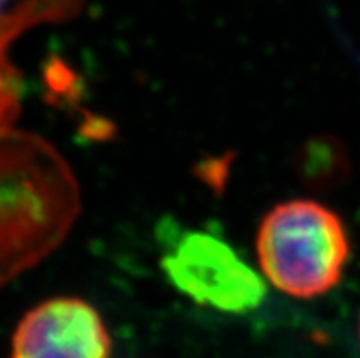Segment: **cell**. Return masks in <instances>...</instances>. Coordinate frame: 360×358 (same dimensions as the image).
<instances>
[{"mask_svg":"<svg viewBox=\"0 0 360 358\" xmlns=\"http://www.w3.org/2000/svg\"><path fill=\"white\" fill-rule=\"evenodd\" d=\"M265 280L292 298H319L340 281L349 238L338 214L313 200H291L265 214L256 236Z\"/></svg>","mask_w":360,"mask_h":358,"instance_id":"obj_2","label":"cell"},{"mask_svg":"<svg viewBox=\"0 0 360 358\" xmlns=\"http://www.w3.org/2000/svg\"><path fill=\"white\" fill-rule=\"evenodd\" d=\"M359 338H360V322H359Z\"/></svg>","mask_w":360,"mask_h":358,"instance_id":"obj_6","label":"cell"},{"mask_svg":"<svg viewBox=\"0 0 360 358\" xmlns=\"http://www.w3.org/2000/svg\"><path fill=\"white\" fill-rule=\"evenodd\" d=\"M161 267L181 295L221 313H251L267 293L264 278L233 245L203 231L169 234Z\"/></svg>","mask_w":360,"mask_h":358,"instance_id":"obj_3","label":"cell"},{"mask_svg":"<svg viewBox=\"0 0 360 358\" xmlns=\"http://www.w3.org/2000/svg\"><path fill=\"white\" fill-rule=\"evenodd\" d=\"M79 210L66 159L42 137L0 127V287L59 247Z\"/></svg>","mask_w":360,"mask_h":358,"instance_id":"obj_1","label":"cell"},{"mask_svg":"<svg viewBox=\"0 0 360 358\" xmlns=\"http://www.w3.org/2000/svg\"><path fill=\"white\" fill-rule=\"evenodd\" d=\"M13 35L0 27V127H9V117L17 110V91H15V77L11 75L8 60L4 59L2 50Z\"/></svg>","mask_w":360,"mask_h":358,"instance_id":"obj_5","label":"cell"},{"mask_svg":"<svg viewBox=\"0 0 360 358\" xmlns=\"http://www.w3.org/2000/svg\"><path fill=\"white\" fill-rule=\"evenodd\" d=\"M110 333L96 307L59 296L27 311L11 340V358H108Z\"/></svg>","mask_w":360,"mask_h":358,"instance_id":"obj_4","label":"cell"}]
</instances>
